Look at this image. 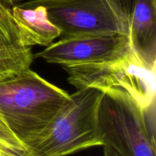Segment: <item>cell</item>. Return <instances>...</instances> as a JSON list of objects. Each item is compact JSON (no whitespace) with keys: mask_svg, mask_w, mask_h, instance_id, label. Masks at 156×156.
<instances>
[{"mask_svg":"<svg viewBox=\"0 0 156 156\" xmlns=\"http://www.w3.org/2000/svg\"><path fill=\"white\" fill-rule=\"evenodd\" d=\"M70 98L65 90L30 68L0 82V119L24 145L51 123Z\"/></svg>","mask_w":156,"mask_h":156,"instance_id":"1","label":"cell"},{"mask_svg":"<svg viewBox=\"0 0 156 156\" xmlns=\"http://www.w3.org/2000/svg\"><path fill=\"white\" fill-rule=\"evenodd\" d=\"M12 0H0V82L29 69L34 55L23 46L12 16Z\"/></svg>","mask_w":156,"mask_h":156,"instance_id":"7","label":"cell"},{"mask_svg":"<svg viewBox=\"0 0 156 156\" xmlns=\"http://www.w3.org/2000/svg\"><path fill=\"white\" fill-rule=\"evenodd\" d=\"M155 67L146 63L131 47L111 60L62 68L68 75V82L77 89L124 90L146 110L155 103Z\"/></svg>","mask_w":156,"mask_h":156,"instance_id":"5","label":"cell"},{"mask_svg":"<svg viewBox=\"0 0 156 156\" xmlns=\"http://www.w3.org/2000/svg\"><path fill=\"white\" fill-rule=\"evenodd\" d=\"M0 156H29L24 145L0 119Z\"/></svg>","mask_w":156,"mask_h":156,"instance_id":"10","label":"cell"},{"mask_svg":"<svg viewBox=\"0 0 156 156\" xmlns=\"http://www.w3.org/2000/svg\"><path fill=\"white\" fill-rule=\"evenodd\" d=\"M12 1L15 5H18V4H20V3L25 2L31 1V0H12Z\"/></svg>","mask_w":156,"mask_h":156,"instance_id":"12","label":"cell"},{"mask_svg":"<svg viewBox=\"0 0 156 156\" xmlns=\"http://www.w3.org/2000/svg\"><path fill=\"white\" fill-rule=\"evenodd\" d=\"M12 16L23 46L47 47L59 37L61 31L49 19L44 6L23 8L14 5Z\"/></svg>","mask_w":156,"mask_h":156,"instance_id":"9","label":"cell"},{"mask_svg":"<svg viewBox=\"0 0 156 156\" xmlns=\"http://www.w3.org/2000/svg\"><path fill=\"white\" fill-rule=\"evenodd\" d=\"M134 0H31L15 5L44 6L60 30V39L88 35L130 34Z\"/></svg>","mask_w":156,"mask_h":156,"instance_id":"3","label":"cell"},{"mask_svg":"<svg viewBox=\"0 0 156 156\" xmlns=\"http://www.w3.org/2000/svg\"><path fill=\"white\" fill-rule=\"evenodd\" d=\"M102 147L104 148V156H123L108 146H103Z\"/></svg>","mask_w":156,"mask_h":156,"instance_id":"11","label":"cell"},{"mask_svg":"<svg viewBox=\"0 0 156 156\" xmlns=\"http://www.w3.org/2000/svg\"><path fill=\"white\" fill-rule=\"evenodd\" d=\"M129 38L136 53L156 66V0H134Z\"/></svg>","mask_w":156,"mask_h":156,"instance_id":"8","label":"cell"},{"mask_svg":"<svg viewBox=\"0 0 156 156\" xmlns=\"http://www.w3.org/2000/svg\"><path fill=\"white\" fill-rule=\"evenodd\" d=\"M131 47L130 38L126 35H88L52 43L34 55V59L41 58L62 67L111 60Z\"/></svg>","mask_w":156,"mask_h":156,"instance_id":"6","label":"cell"},{"mask_svg":"<svg viewBox=\"0 0 156 156\" xmlns=\"http://www.w3.org/2000/svg\"><path fill=\"white\" fill-rule=\"evenodd\" d=\"M103 146L123 156H155V129L144 110L126 91L104 90L98 111Z\"/></svg>","mask_w":156,"mask_h":156,"instance_id":"4","label":"cell"},{"mask_svg":"<svg viewBox=\"0 0 156 156\" xmlns=\"http://www.w3.org/2000/svg\"><path fill=\"white\" fill-rule=\"evenodd\" d=\"M104 91L78 89L42 131L24 143L29 156H68L103 146L98 128V111Z\"/></svg>","mask_w":156,"mask_h":156,"instance_id":"2","label":"cell"}]
</instances>
